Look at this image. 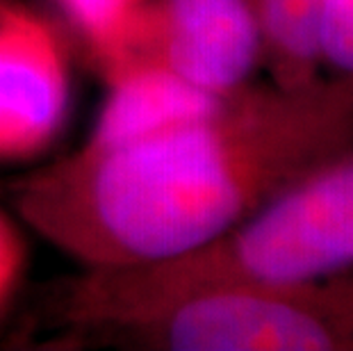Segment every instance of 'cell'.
Segmentation results:
<instances>
[{
    "mask_svg": "<svg viewBox=\"0 0 353 351\" xmlns=\"http://www.w3.org/2000/svg\"><path fill=\"white\" fill-rule=\"evenodd\" d=\"M351 126V103L330 92L226 99L205 121L85 148L30 185L23 210L103 270L171 260L326 164Z\"/></svg>",
    "mask_w": 353,
    "mask_h": 351,
    "instance_id": "obj_1",
    "label": "cell"
},
{
    "mask_svg": "<svg viewBox=\"0 0 353 351\" xmlns=\"http://www.w3.org/2000/svg\"><path fill=\"white\" fill-rule=\"evenodd\" d=\"M353 267V155L285 188L235 235L185 256L103 270L92 297L103 317L130 322L183 290L226 281L310 283Z\"/></svg>",
    "mask_w": 353,
    "mask_h": 351,
    "instance_id": "obj_2",
    "label": "cell"
},
{
    "mask_svg": "<svg viewBox=\"0 0 353 351\" xmlns=\"http://www.w3.org/2000/svg\"><path fill=\"white\" fill-rule=\"evenodd\" d=\"M226 281L183 290L128 324L174 351L353 349V290Z\"/></svg>",
    "mask_w": 353,
    "mask_h": 351,
    "instance_id": "obj_3",
    "label": "cell"
},
{
    "mask_svg": "<svg viewBox=\"0 0 353 351\" xmlns=\"http://www.w3.org/2000/svg\"><path fill=\"white\" fill-rule=\"evenodd\" d=\"M258 50V19L246 0H164L160 10H146L132 62L162 64L226 96L251 73Z\"/></svg>",
    "mask_w": 353,
    "mask_h": 351,
    "instance_id": "obj_4",
    "label": "cell"
},
{
    "mask_svg": "<svg viewBox=\"0 0 353 351\" xmlns=\"http://www.w3.org/2000/svg\"><path fill=\"white\" fill-rule=\"evenodd\" d=\"M66 110V73L55 34L32 14L0 5V155L39 151Z\"/></svg>",
    "mask_w": 353,
    "mask_h": 351,
    "instance_id": "obj_5",
    "label": "cell"
},
{
    "mask_svg": "<svg viewBox=\"0 0 353 351\" xmlns=\"http://www.w3.org/2000/svg\"><path fill=\"white\" fill-rule=\"evenodd\" d=\"M228 94L205 92L167 66L132 62L117 71V87L87 148L105 151L178 126L205 121L223 108Z\"/></svg>",
    "mask_w": 353,
    "mask_h": 351,
    "instance_id": "obj_6",
    "label": "cell"
},
{
    "mask_svg": "<svg viewBox=\"0 0 353 351\" xmlns=\"http://www.w3.org/2000/svg\"><path fill=\"white\" fill-rule=\"evenodd\" d=\"M94 50L114 69L132 62L146 7L144 0H59Z\"/></svg>",
    "mask_w": 353,
    "mask_h": 351,
    "instance_id": "obj_7",
    "label": "cell"
},
{
    "mask_svg": "<svg viewBox=\"0 0 353 351\" xmlns=\"http://www.w3.org/2000/svg\"><path fill=\"white\" fill-rule=\"evenodd\" d=\"M326 0H260L269 41L292 64L319 55V21Z\"/></svg>",
    "mask_w": 353,
    "mask_h": 351,
    "instance_id": "obj_8",
    "label": "cell"
},
{
    "mask_svg": "<svg viewBox=\"0 0 353 351\" xmlns=\"http://www.w3.org/2000/svg\"><path fill=\"white\" fill-rule=\"evenodd\" d=\"M319 55L353 73V0H326L319 21Z\"/></svg>",
    "mask_w": 353,
    "mask_h": 351,
    "instance_id": "obj_9",
    "label": "cell"
},
{
    "mask_svg": "<svg viewBox=\"0 0 353 351\" xmlns=\"http://www.w3.org/2000/svg\"><path fill=\"white\" fill-rule=\"evenodd\" d=\"M21 246L14 230L7 226V221L0 217V299L10 290L14 276L19 270Z\"/></svg>",
    "mask_w": 353,
    "mask_h": 351,
    "instance_id": "obj_10",
    "label": "cell"
}]
</instances>
